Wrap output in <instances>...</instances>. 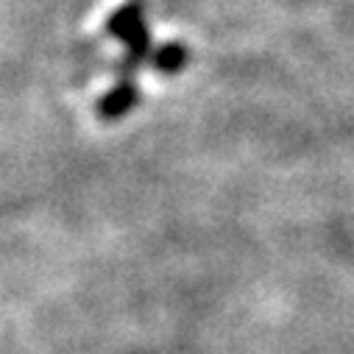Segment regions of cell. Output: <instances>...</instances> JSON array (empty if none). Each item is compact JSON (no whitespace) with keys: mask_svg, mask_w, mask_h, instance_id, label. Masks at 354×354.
Instances as JSON below:
<instances>
[{"mask_svg":"<svg viewBox=\"0 0 354 354\" xmlns=\"http://www.w3.org/2000/svg\"><path fill=\"white\" fill-rule=\"evenodd\" d=\"M142 0H129L126 6H120L115 15H112V20H109V31L112 34H118V37H129V34H134L137 28H142L145 23H142Z\"/></svg>","mask_w":354,"mask_h":354,"instance_id":"obj_1","label":"cell"},{"mask_svg":"<svg viewBox=\"0 0 354 354\" xmlns=\"http://www.w3.org/2000/svg\"><path fill=\"white\" fill-rule=\"evenodd\" d=\"M187 62V48L185 45H165L156 56H153V64L165 73H173V70H182Z\"/></svg>","mask_w":354,"mask_h":354,"instance_id":"obj_2","label":"cell"}]
</instances>
